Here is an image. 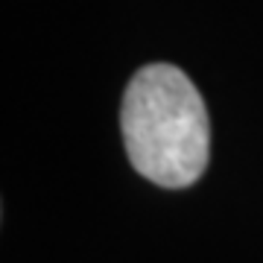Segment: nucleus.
Masks as SVG:
<instances>
[{
	"instance_id": "f257e3e1",
	"label": "nucleus",
	"mask_w": 263,
	"mask_h": 263,
	"mask_svg": "<svg viewBox=\"0 0 263 263\" xmlns=\"http://www.w3.org/2000/svg\"><path fill=\"white\" fill-rule=\"evenodd\" d=\"M132 167L161 187H190L211 158V123L202 94L176 65L155 62L132 76L120 108Z\"/></svg>"
}]
</instances>
